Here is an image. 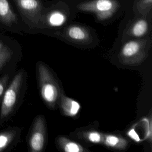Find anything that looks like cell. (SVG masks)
Here are the masks:
<instances>
[{
    "instance_id": "9c48e42d",
    "label": "cell",
    "mask_w": 152,
    "mask_h": 152,
    "mask_svg": "<svg viewBox=\"0 0 152 152\" xmlns=\"http://www.w3.org/2000/svg\"><path fill=\"white\" fill-rule=\"evenodd\" d=\"M17 17L8 0H0V23L7 27L17 23Z\"/></svg>"
},
{
    "instance_id": "9a60e30c",
    "label": "cell",
    "mask_w": 152,
    "mask_h": 152,
    "mask_svg": "<svg viewBox=\"0 0 152 152\" xmlns=\"http://www.w3.org/2000/svg\"><path fill=\"white\" fill-rule=\"evenodd\" d=\"M13 54L12 49L0 39V72L11 61Z\"/></svg>"
},
{
    "instance_id": "ba28073f",
    "label": "cell",
    "mask_w": 152,
    "mask_h": 152,
    "mask_svg": "<svg viewBox=\"0 0 152 152\" xmlns=\"http://www.w3.org/2000/svg\"><path fill=\"white\" fill-rule=\"evenodd\" d=\"M58 102L61 112L66 116L74 117L80 110V104L73 99L66 96L63 92H61Z\"/></svg>"
},
{
    "instance_id": "8992f818",
    "label": "cell",
    "mask_w": 152,
    "mask_h": 152,
    "mask_svg": "<svg viewBox=\"0 0 152 152\" xmlns=\"http://www.w3.org/2000/svg\"><path fill=\"white\" fill-rule=\"evenodd\" d=\"M47 134L45 118L37 116L33 122L30 131L28 145L31 152H40L43 150L46 142Z\"/></svg>"
},
{
    "instance_id": "52a82bcc",
    "label": "cell",
    "mask_w": 152,
    "mask_h": 152,
    "mask_svg": "<svg viewBox=\"0 0 152 152\" xmlns=\"http://www.w3.org/2000/svg\"><path fill=\"white\" fill-rule=\"evenodd\" d=\"M64 39L77 44L90 43L92 37L88 30L80 25H70L64 28L61 34Z\"/></svg>"
},
{
    "instance_id": "2e32d148",
    "label": "cell",
    "mask_w": 152,
    "mask_h": 152,
    "mask_svg": "<svg viewBox=\"0 0 152 152\" xmlns=\"http://www.w3.org/2000/svg\"><path fill=\"white\" fill-rule=\"evenodd\" d=\"M103 134L97 131H88L83 133V137L88 141L94 144H102Z\"/></svg>"
},
{
    "instance_id": "6da1fadb",
    "label": "cell",
    "mask_w": 152,
    "mask_h": 152,
    "mask_svg": "<svg viewBox=\"0 0 152 152\" xmlns=\"http://www.w3.org/2000/svg\"><path fill=\"white\" fill-rule=\"evenodd\" d=\"M37 76L41 97L46 104L53 109L59 100L61 89L55 77L43 62L37 65Z\"/></svg>"
},
{
    "instance_id": "8fae6325",
    "label": "cell",
    "mask_w": 152,
    "mask_h": 152,
    "mask_svg": "<svg viewBox=\"0 0 152 152\" xmlns=\"http://www.w3.org/2000/svg\"><path fill=\"white\" fill-rule=\"evenodd\" d=\"M19 133L18 128H11L0 131V152L11 147Z\"/></svg>"
},
{
    "instance_id": "7a4b0ae2",
    "label": "cell",
    "mask_w": 152,
    "mask_h": 152,
    "mask_svg": "<svg viewBox=\"0 0 152 152\" xmlns=\"http://www.w3.org/2000/svg\"><path fill=\"white\" fill-rule=\"evenodd\" d=\"M150 45V40L147 39L128 41L121 49L119 60L125 65H139L147 58Z\"/></svg>"
},
{
    "instance_id": "3957f363",
    "label": "cell",
    "mask_w": 152,
    "mask_h": 152,
    "mask_svg": "<svg viewBox=\"0 0 152 152\" xmlns=\"http://www.w3.org/2000/svg\"><path fill=\"white\" fill-rule=\"evenodd\" d=\"M23 71H20L8 85L3 94L0 108V126L5 123L14 112L23 84Z\"/></svg>"
},
{
    "instance_id": "7c38bea8",
    "label": "cell",
    "mask_w": 152,
    "mask_h": 152,
    "mask_svg": "<svg viewBox=\"0 0 152 152\" xmlns=\"http://www.w3.org/2000/svg\"><path fill=\"white\" fill-rule=\"evenodd\" d=\"M149 24L145 18H139L135 21L129 27L128 34L130 36L141 38L144 36L148 31Z\"/></svg>"
},
{
    "instance_id": "277c9868",
    "label": "cell",
    "mask_w": 152,
    "mask_h": 152,
    "mask_svg": "<svg viewBox=\"0 0 152 152\" xmlns=\"http://www.w3.org/2000/svg\"><path fill=\"white\" fill-rule=\"evenodd\" d=\"M118 8L119 3L115 0H91L77 5L80 11L93 13L100 21H104L112 17Z\"/></svg>"
},
{
    "instance_id": "5bb4252c",
    "label": "cell",
    "mask_w": 152,
    "mask_h": 152,
    "mask_svg": "<svg viewBox=\"0 0 152 152\" xmlns=\"http://www.w3.org/2000/svg\"><path fill=\"white\" fill-rule=\"evenodd\" d=\"M56 140L58 146L65 152H84L88 151L77 142L64 136L58 137Z\"/></svg>"
},
{
    "instance_id": "4fadbf2b",
    "label": "cell",
    "mask_w": 152,
    "mask_h": 152,
    "mask_svg": "<svg viewBox=\"0 0 152 152\" xmlns=\"http://www.w3.org/2000/svg\"><path fill=\"white\" fill-rule=\"evenodd\" d=\"M102 144L110 148L125 150L128 145V141L119 135L103 134Z\"/></svg>"
},
{
    "instance_id": "30bf717a",
    "label": "cell",
    "mask_w": 152,
    "mask_h": 152,
    "mask_svg": "<svg viewBox=\"0 0 152 152\" xmlns=\"http://www.w3.org/2000/svg\"><path fill=\"white\" fill-rule=\"evenodd\" d=\"M66 19L65 12L60 10L54 9L46 14H43L42 22L45 21L49 26L58 27L63 25L66 22Z\"/></svg>"
},
{
    "instance_id": "e0dca14e",
    "label": "cell",
    "mask_w": 152,
    "mask_h": 152,
    "mask_svg": "<svg viewBox=\"0 0 152 152\" xmlns=\"http://www.w3.org/2000/svg\"><path fill=\"white\" fill-rule=\"evenodd\" d=\"M152 0H140L138 4V12L144 15H147L151 11Z\"/></svg>"
},
{
    "instance_id": "5b68a950",
    "label": "cell",
    "mask_w": 152,
    "mask_h": 152,
    "mask_svg": "<svg viewBox=\"0 0 152 152\" xmlns=\"http://www.w3.org/2000/svg\"><path fill=\"white\" fill-rule=\"evenodd\" d=\"M23 20L31 27L40 26L43 8L40 0H13Z\"/></svg>"
},
{
    "instance_id": "ac0fdd59",
    "label": "cell",
    "mask_w": 152,
    "mask_h": 152,
    "mask_svg": "<svg viewBox=\"0 0 152 152\" xmlns=\"http://www.w3.org/2000/svg\"><path fill=\"white\" fill-rule=\"evenodd\" d=\"M8 81L9 75L8 74H5L0 77V100H1L3 94L8 86Z\"/></svg>"
}]
</instances>
